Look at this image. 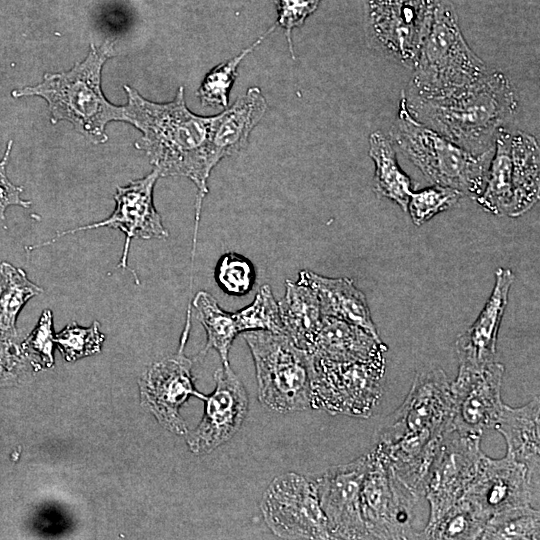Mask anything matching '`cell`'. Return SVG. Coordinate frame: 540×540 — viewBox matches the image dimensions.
Wrapping results in <instances>:
<instances>
[{"instance_id":"obj_32","label":"cell","mask_w":540,"mask_h":540,"mask_svg":"<svg viewBox=\"0 0 540 540\" xmlns=\"http://www.w3.org/2000/svg\"><path fill=\"white\" fill-rule=\"evenodd\" d=\"M239 333L247 331H271L282 333L278 301L269 285L260 287L251 304L233 313Z\"/></svg>"},{"instance_id":"obj_20","label":"cell","mask_w":540,"mask_h":540,"mask_svg":"<svg viewBox=\"0 0 540 540\" xmlns=\"http://www.w3.org/2000/svg\"><path fill=\"white\" fill-rule=\"evenodd\" d=\"M267 111V101L258 87L247 92L219 114L214 115L210 140L211 169L223 159L238 154L247 145L250 133Z\"/></svg>"},{"instance_id":"obj_11","label":"cell","mask_w":540,"mask_h":540,"mask_svg":"<svg viewBox=\"0 0 540 540\" xmlns=\"http://www.w3.org/2000/svg\"><path fill=\"white\" fill-rule=\"evenodd\" d=\"M260 510L271 532L282 539H331L312 480L288 472L264 491Z\"/></svg>"},{"instance_id":"obj_13","label":"cell","mask_w":540,"mask_h":540,"mask_svg":"<svg viewBox=\"0 0 540 540\" xmlns=\"http://www.w3.org/2000/svg\"><path fill=\"white\" fill-rule=\"evenodd\" d=\"M159 177V172L153 169L143 178L131 181L125 186H118L114 195L115 209L109 217L92 224L57 232L53 238L44 241L40 246L50 245L63 236L79 231L100 227L118 229L126 238L117 268L130 270L127 261L132 239H166L169 236L153 201V191ZM132 273L136 284H139L136 274L133 271Z\"/></svg>"},{"instance_id":"obj_4","label":"cell","mask_w":540,"mask_h":540,"mask_svg":"<svg viewBox=\"0 0 540 540\" xmlns=\"http://www.w3.org/2000/svg\"><path fill=\"white\" fill-rule=\"evenodd\" d=\"M412 69V78L403 91L420 98L451 94L488 72L466 42L451 0H434L429 31Z\"/></svg>"},{"instance_id":"obj_34","label":"cell","mask_w":540,"mask_h":540,"mask_svg":"<svg viewBox=\"0 0 540 540\" xmlns=\"http://www.w3.org/2000/svg\"><path fill=\"white\" fill-rule=\"evenodd\" d=\"M104 339L96 321L87 328L75 322L71 323L54 336V341L66 361H75L100 352Z\"/></svg>"},{"instance_id":"obj_37","label":"cell","mask_w":540,"mask_h":540,"mask_svg":"<svg viewBox=\"0 0 540 540\" xmlns=\"http://www.w3.org/2000/svg\"><path fill=\"white\" fill-rule=\"evenodd\" d=\"M322 0H277V19L275 27L285 30L290 53L295 58L291 33L301 27L305 20L315 12Z\"/></svg>"},{"instance_id":"obj_1","label":"cell","mask_w":540,"mask_h":540,"mask_svg":"<svg viewBox=\"0 0 540 540\" xmlns=\"http://www.w3.org/2000/svg\"><path fill=\"white\" fill-rule=\"evenodd\" d=\"M123 88L127 95L125 122L142 134L134 144L136 149L146 154L160 176L186 177L197 187V229L212 172L209 140L214 115L201 116L190 111L183 86L178 88L174 99L166 103L147 100L128 85Z\"/></svg>"},{"instance_id":"obj_23","label":"cell","mask_w":540,"mask_h":540,"mask_svg":"<svg viewBox=\"0 0 540 540\" xmlns=\"http://www.w3.org/2000/svg\"><path fill=\"white\" fill-rule=\"evenodd\" d=\"M298 278L315 289L324 316L335 317L354 324L380 339L366 296L356 287L352 279L330 278L309 270H301Z\"/></svg>"},{"instance_id":"obj_15","label":"cell","mask_w":540,"mask_h":540,"mask_svg":"<svg viewBox=\"0 0 540 540\" xmlns=\"http://www.w3.org/2000/svg\"><path fill=\"white\" fill-rule=\"evenodd\" d=\"M189 326L188 312L178 353L151 365L139 383L142 405L160 425L178 435L188 432L186 422L179 413L180 407L191 395L200 399L204 396L194 388L192 361L183 352Z\"/></svg>"},{"instance_id":"obj_33","label":"cell","mask_w":540,"mask_h":540,"mask_svg":"<svg viewBox=\"0 0 540 540\" xmlns=\"http://www.w3.org/2000/svg\"><path fill=\"white\" fill-rule=\"evenodd\" d=\"M463 194L455 189L434 184L419 191H413L407 211L414 225L420 226L437 214L455 207Z\"/></svg>"},{"instance_id":"obj_22","label":"cell","mask_w":540,"mask_h":540,"mask_svg":"<svg viewBox=\"0 0 540 540\" xmlns=\"http://www.w3.org/2000/svg\"><path fill=\"white\" fill-rule=\"evenodd\" d=\"M387 346L364 329L324 316L309 353L334 362L367 361L384 357Z\"/></svg>"},{"instance_id":"obj_27","label":"cell","mask_w":540,"mask_h":540,"mask_svg":"<svg viewBox=\"0 0 540 540\" xmlns=\"http://www.w3.org/2000/svg\"><path fill=\"white\" fill-rule=\"evenodd\" d=\"M0 339L17 340L16 320L24 305L43 289L30 281L21 268L0 264Z\"/></svg>"},{"instance_id":"obj_14","label":"cell","mask_w":540,"mask_h":540,"mask_svg":"<svg viewBox=\"0 0 540 540\" xmlns=\"http://www.w3.org/2000/svg\"><path fill=\"white\" fill-rule=\"evenodd\" d=\"M481 437L450 427L444 434L425 488L430 505L427 525L439 520L464 495L479 467Z\"/></svg>"},{"instance_id":"obj_36","label":"cell","mask_w":540,"mask_h":540,"mask_svg":"<svg viewBox=\"0 0 540 540\" xmlns=\"http://www.w3.org/2000/svg\"><path fill=\"white\" fill-rule=\"evenodd\" d=\"M54 343L52 312L46 309L34 330L20 344V350L34 368H49L54 363Z\"/></svg>"},{"instance_id":"obj_12","label":"cell","mask_w":540,"mask_h":540,"mask_svg":"<svg viewBox=\"0 0 540 540\" xmlns=\"http://www.w3.org/2000/svg\"><path fill=\"white\" fill-rule=\"evenodd\" d=\"M505 368L497 362L459 363L450 382L451 426L456 431L481 437L494 427L502 409L501 386Z\"/></svg>"},{"instance_id":"obj_31","label":"cell","mask_w":540,"mask_h":540,"mask_svg":"<svg viewBox=\"0 0 540 540\" xmlns=\"http://www.w3.org/2000/svg\"><path fill=\"white\" fill-rule=\"evenodd\" d=\"M273 25L249 47L242 50L235 57L213 67L202 80L197 97L203 106L221 107L225 109L229 104V93L236 80L237 71L242 60L256 49L261 42L275 30Z\"/></svg>"},{"instance_id":"obj_25","label":"cell","mask_w":540,"mask_h":540,"mask_svg":"<svg viewBox=\"0 0 540 540\" xmlns=\"http://www.w3.org/2000/svg\"><path fill=\"white\" fill-rule=\"evenodd\" d=\"M510 176L513 192L511 217L529 211L540 195V149L537 139L526 132H511Z\"/></svg>"},{"instance_id":"obj_5","label":"cell","mask_w":540,"mask_h":540,"mask_svg":"<svg viewBox=\"0 0 540 540\" xmlns=\"http://www.w3.org/2000/svg\"><path fill=\"white\" fill-rule=\"evenodd\" d=\"M451 426L450 382L442 369L419 372L403 403L376 434L375 447L391 468L418 455Z\"/></svg>"},{"instance_id":"obj_17","label":"cell","mask_w":540,"mask_h":540,"mask_svg":"<svg viewBox=\"0 0 540 540\" xmlns=\"http://www.w3.org/2000/svg\"><path fill=\"white\" fill-rule=\"evenodd\" d=\"M215 388L204 395V414L198 426L187 432L189 449L208 454L229 441L241 428L248 412L247 391L231 366L214 372Z\"/></svg>"},{"instance_id":"obj_16","label":"cell","mask_w":540,"mask_h":540,"mask_svg":"<svg viewBox=\"0 0 540 540\" xmlns=\"http://www.w3.org/2000/svg\"><path fill=\"white\" fill-rule=\"evenodd\" d=\"M367 454L332 466L312 480L331 539H368L360 508Z\"/></svg>"},{"instance_id":"obj_7","label":"cell","mask_w":540,"mask_h":540,"mask_svg":"<svg viewBox=\"0 0 540 540\" xmlns=\"http://www.w3.org/2000/svg\"><path fill=\"white\" fill-rule=\"evenodd\" d=\"M243 338L253 357L260 402L278 413L310 409L312 355L282 333L247 331Z\"/></svg>"},{"instance_id":"obj_18","label":"cell","mask_w":540,"mask_h":540,"mask_svg":"<svg viewBox=\"0 0 540 540\" xmlns=\"http://www.w3.org/2000/svg\"><path fill=\"white\" fill-rule=\"evenodd\" d=\"M539 481L527 468L509 457L493 459L483 454L477 472L463 497L488 519L505 509L539 506Z\"/></svg>"},{"instance_id":"obj_2","label":"cell","mask_w":540,"mask_h":540,"mask_svg":"<svg viewBox=\"0 0 540 540\" xmlns=\"http://www.w3.org/2000/svg\"><path fill=\"white\" fill-rule=\"evenodd\" d=\"M402 92L418 121L476 155L493 153L499 130L518 108L511 81L499 71H488L469 86L440 97L420 98Z\"/></svg>"},{"instance_id":"obj_35","label":"cell","mask_w":540,"mask_h":540,"mask_svg":"<svg viewBox=\"0 0 540 540\" xmlns=\"http://www.w3.org/2000/svg\"><path fill=\"white\" fill-rule=\"evenodd\" d=\"M215 280L227 294L245 295L255 283L254 266L250 260L240 254L225 253L216 264Z\"/></svg>"},{"instance_id":"obj_29","label":"cell","mask_w":540,"mask_h":540,"mask_svg":"<svg viewBox=\"0 0 540 540\" xmlns=\"http://www.w3.org/2000/svg\"><path fill=\"white\" fill-rule=\"evenodd\" d=\"M488 517L461 498L439 520L420 532V539H480Z\"/></svg>"},{"instance_id":"obj_28","label":"cell","mask_w":540,"mask_h":540,"mask_svg":"<svg viewBox=\"0 0 540 540\" xmlns=\"http://www.w3.org/2000/svg\"><path fill=\"white\" fill-rule=\"evenodd\" d=\"M192 304L207 335L202 355L213 348L219 354L223 366H229L230 348L239 334L233 313L223 310L217 300L206 291L197 292Z\"/></svg>"},{"instance_id":"obj_8","label":"cell","mask_w":540,"mask_h":540,"mask_svg":"<svg viewBox=\"0 0 540 540\" xmlns=\"http://www.w3.org/2000/svg\"><path fill=\"white\" fill-rule=\"evenodd\" d=\"M312 358L311 409L370 417L383 395L385 356L350 362Z\"/></svg>"},{"instance_id":"obj_26","label":"cell","mask_w":540,"mask_h":540,"mask_svg":"<svg viewBox=\"0 0 540 540\" xmlns=\"http://www.w3.org/2000/svg\"><path fill=\"white\" fill-rule=\"evenodd\" d=\"M369 156L374 162V191L394 201L403 211L414 191L411 178L400 168L392 141L381 131L369 136Z\"/></svg>"},{"instance_id":"obj_9","label":"cell","mask_w":540,"mask_h":540,"mask_svg":"<svg viewBox=\"0 0 540 540\" xmlns=\"http://www.w3.org/2000/svg\"><path fill=\"white\" fill-rule=\"evenodd\" d=\"M370 48L413 68L429 31L434 0H362Z\"/></svg>"},{"instance_id":"obj_38","label":"cell","mask_w":540,"mask_h":540,"mask_svg":"<svg viewBox=\"0 0 540 540\" xmlns=\"http://www.w3.org/2000/svg\"><path fill=\"white\" fill-rule=\"evenodd\" d=\"M25 362L17 341L0 339V387L17 382Z\"/></svg>"},{"instance_id":"obj_24","label":"cell","mask_w":540,"mask_h":540,"mask_svg":"<svg viewBox=\"0 0 540 540\" xmlns=\"http://www.w3.org/2000/svg\"><path fill=\"white\" fill-rule=\"evenodd\" d=\"M278 307L283 334L309 352L324 317L315 289L300 278L287 280Z\"/></svg>"},{"instance_id":"obj_6","label":"cell","mask_w":540,"mask_h":540,"mask_svg":"<svg viewBox=\"0 0 540 540\" xmlns=\"http://www.w3.org/2000/svg\"><path fill=\"white\" fill-rule=\"evenodd\" d=\"M389 138L434 184L474 199L482 192L493 153L473 154L418 121L403 92Z\"/></svg>"},{"instance_id":"obj_30","label":"cell","mask_w":540,"mask_h":540,"mask_svg":"<svg viewBox=\"0 0 540 540\" xmlns=\"http://www.w3.org/2000/svg\"><path fill=\"white\" fill-rule=\"evenodd\" d=\"M540 538L539 509L530 505L502 510L492 515L480 539L530 540Z\"/></svg>"},{"instance_id":"obj_39","label":"cell","mask_w":540,"mask_h":540,"mask_svg":"<svg viewBox=\"0 0 540 540\" xmlns=\"http://www.w3.org/2000/svg\"><path fill=\"white\" fill-rule=\"evenodd\" d=\"M13 141L9 140L2 159L0 160V219L5 220V211L9 206L16 205L29 208L31 201L23 200L22 186L14 185L8 178L6 168L12 150Z\"/></svg>"},{"instance_id":"obj_10","label":"cell","mask_w":540,"mask_h":540,"mask_svg":"<svg viewBox=\"0 0 540 540\" xmlns=\"http://www.w3.org/2000/svg\"><path fill=\"white\" fill-rule=\"evenodd\" d=\"M419 500L393 474L377 448L367 453L360 508L368 539H420L412 526Z\"/></svg>"},{"instance_id":"obj_3","label":"cell","mask_w":540,"mask_h":540,"mask_svg":"<svg viewBox=\"0 0 540 540\" xmlns=\"http://www.w3.org/2000/svg\"><path fill=\"white\" fill-rule=\"evenodd\" d=\"M114 55L113 42L106 40L100 46L91 43L86 58L68 71L45 73L40 83L15 89L11 95L43 98L52 124L68 121L91 143H105L106 125L111 121L125 122L124 106L110 103L101 88L103 66Z\"/></svg>"},{"instance_id":"obj_21","label":"cell","mask_w":540,"mask_h":540,"mask_svg":"<svg viewBox=\"0 0 540 540\" xmlns=\"http://www.w3.org/2000/svg\"><path fill=\"white\" fill-rule=\"evenodd\" d=\"M505 439L506 456L524 465L533 479L540 475V400L521 407L503 404L494 427Z\"/></svg>"},{"instance_id":"obj_19","label":"cell","mask_w":540,"mask_h":540,"mask_svg":"<svg viewBox=\"0 0 540 540\" xmlns=\"http://www.w3.org/2000/svg\"><path fill=\"white\" fill-rule=\"evenodd\" d=\"M514 278L508 268L500 267L495 271V284L485 306L474 323L456 340L459 363L485 364L496 361L498 332Z\"/></svg>"}]
</instances>
